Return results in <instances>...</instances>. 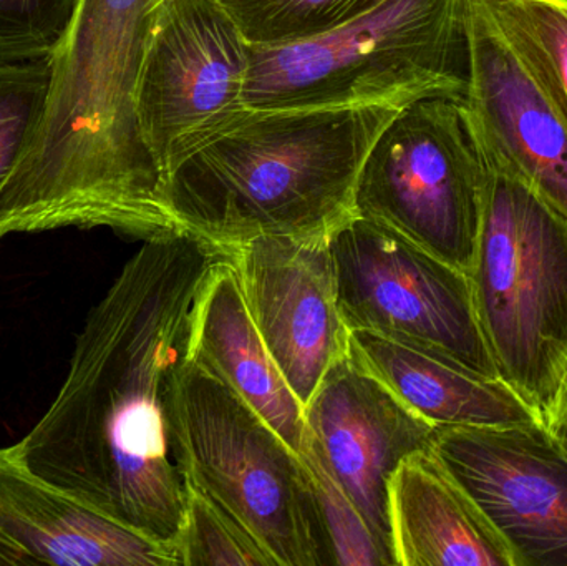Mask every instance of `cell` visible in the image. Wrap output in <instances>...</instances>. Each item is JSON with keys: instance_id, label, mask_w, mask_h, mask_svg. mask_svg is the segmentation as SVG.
<instances>
[{"instance_id": "1", "label": "cell", "mask_w": 567, "mask_h": 566, "mask_svg": "<svg viewBox=\"0 0 567 566\" xmlns=\"http://www.w3.org/2000/svg\"><path fill=\"white\" fill-rule=\"evenodd\" d=\"M225 255L188 233L143 241L86 316L56 398L13 444L30 471L173 554L186 512L175 384Z\"/></svg>"}, {"instance_id": "2", "label": "cell", "mask_w": 567, "mask_h": 566, "mask_svg": "<svg viewBox=\"0 0 567 566\" xmlns=\"http://www.w3.org/2000/svg\"><path fill=\"white\" fill-rule=\"evenodd\" d=\"M159 0H79L49 55L42 119L0 193V238L109 228L133 239L182 233L136 119Z\"/></svg>"}, {"instance_id": "3", "label": "cell", "mask_w": 567, "mask_h": 566, "mask_svg": "<svg viewBox=\"0 0 567 566\" xmlns=\"http://www.w3.org/2000/svg\"><path fill=\"white\" fill-rule=\"evenodd\" d=\"M399 112L249 109L169 173V212L228 255L262 236L330 238L357 218L363 163Z\"/></svg>"}, {"instance_id": "4", "label": "cell", "mask_w": 567, "mask_h": 566, "mask_svg": "<svg viewBox=\"0 0 567 566\" xmlns=\"http://www.w3.org/2000/svg\"><path fill=\"white\" fill-rule=\"evenodd\" d=\"M468 0H383L327 32L252 45L249 109L403 110L426 99L465 102Z\"/></svg>"}, {"instance_id": "5", "label": "cell", "mask_w": 567, "mask_h": 566, "mask_svg": "<svg viewBox=\"0 0 567 566\" xmlns=\"http://www.w3.org/2000/svg\"><path fill=\"white\" fill-rule=\"evenodd\" d=\"M468 125L483 168L473 302L499 375L543 422L567 372V219Z\"/></svg>"}, {"instance_id": "6", "label": "cell", "mask_w": 567, "mask_h": 566, "mask_svg": "<svg viewBox=\"0 0 567 566\" xmlns=\"http://www.w3.org/2000/svg\"><path fill=\"white\" fill-rule=\"evenodd\" d=\"M173 428L186 484L235 518L276 566L327 565L302 459L189 358L176 379Z\"/></svg>"}, {"instance_id": "7", "label": "cell", "mask_w": 567, "mask_h": 566, "mask_svg": "<svg viewBox=\"0 0 567 566\" xmlns=\"http://www.w3.org/2000/svg\"><path fill=\"white\" fill-rule=\"evenodd\" d=\"M357 216L470 275L483 212V168L463 102L426 99L400 110L373 143Z\"/></svg>"}, {"instance_id": "8", "label": "cell", "mask_w": 567, "mask_h": 566, "mask_svg": "<svg viewBox=\"0 0 567 566\" xmlns=\"http://www.w3.org/2000/svg\"><path fill=\"white\" fill-rule=\"evenodd\" d=\"M329 248L349 331L372 332L502 378L466 272L359 216L330 236Z\"/></svg>"}, {"instance_id": "9", "label": "cell", "mask_w": 567, "mask_h": 566, "mask_svg": "<svg viewBox=\"0 0 567 566\" xmlns=\"http://www.w3.org/2000/svg\"><path fill=\"white\" fill-rule=\"evenodd\" d=\"M249 62L251 43L218 0L159 2L136 119L166 188L186 156L248 112Z\"/></svg>"}, {"instance_id": "10", "label": "cell", "mask_w": 567, "mask_h": 566, "mask_svg": "<svg viewBox=\"0 0 567 566\" xmlns=\"http://www.w3.org/2000/svg\"><path fill=\"white\" fill-rule=\"evenodd\" d=\"M430 449L519 566H567V461L542 421L436 428Z\"/></svg>"}, {"instance_id": "11", "label": "cell", "mask_w": 567, "mask_h": 566, "mask_svg": "<svg viewBox=\"0 0 567 566\" xmlns=\"http://www.w3.org/2000/svg\"><path fill=\"white\" fill-rule=\"evenodd\" d=\"M249 315L300 405L349 354L329 238L262 236L229 253Z\"/></svg>"}, {"instance_id": "12", "label": "cell", "mask_w": 567, "mask_h": 566, "mask_svg": "<svg viewBox=\"0 0 567 566\" xmlns=\"http://www.w3.org/2000/svg\"><path fill=\"white\" fill-rule=\"evenodd\" d=\"M303 421L307 441L393 558L390 478L403 459L432 445L435 425L410 411L350 352L329 369L303 408Z\"/></svg>"}, {"instance_id": "13", "label": "cell", "mask_w": 567, "mask_h": 566, "mask_svg": "<svg viewBox=\"0 0 567 566\" xmlns=\"http://www.w3.org/2000/svg\"><path fill=\"white\" fill-rule=\"evenodd\" d=\"M466 116L567 219V125L483 0H468Z\"/></svg>"}, {"instance_id": "14", "label": "cell", "mask_w": 567, "mask_h": 566, "mask_svg": "<svg viewBox=\"0 0 567 566\" xmlns=\"http://www.w3.org/2000/svg\"><path fill=\"white\" fill-rule=\"evenodd\" d=\"M176 566L163 545L116 524L0 447V566Z\"/></svg>"}, {"instance_id": "15", "label": "cell", "mask_w": 567, "mask_h": 566, "mask_svg": "<svg viewBox=\"0 0 567 566\" xmlns=\"http://www.w3.org/2000/svg\"><path fill=\"white\" fill-rule=\"evenodd\" d=\"M389 524L396 566H519L498 528L430 447L393 472Z\"/></svg>"}, {"instance_id": "16", "label": "cell", "mask_w": 567, "mask_h": 566, "mask_svg": "<svg viewBox=\"0 0 567 566\" xmlns=\"http://www.w3.org/2000/svg\"><path fill=\"white\" fill-rule=\"evenodd\" d=\"M188 358L221 379L300 454L307 435L303 408L249 315L229 255L216 261L199 292Z\"/></svg>"}, {"instance_id": "17", "label": "cell", "mask_w": 567, "mask_h": 566, "mask_svg": "<svg viewBox=\"0 0 567 566\" xmlns=\"http://www.w3.org/2000/svg\"><path fill=\"white\" fill-rule=\"evenodd\" d=\"M349 352L410 411L435 428H495L542 421L508 382L449 356L410 348L367 331H349Z\"/></svg>"}, {"instance_id": "18", "label": "cell", "mask_w": 567, "mask_h": 566, "mask_svg": "<svg viewBox=\"0 0 567 566\" xmlns=\"http://www.w3.org/2000/svg\"><path fill=\"white\" fill-rule=\"evenodd\" d=\"M567 125V0H483Z\"/></svg>"}, {"instance_id": "19", "label": "cell", "mask_w": 567, "mask_h": 566, "mask_svg": "<svg viewBox=\"0 0 567 566\" xmlns=\"http://www.w3.org/2000/svg\"><path fill=\"white\" fill-rule=\"evenodd\" d=\"M299 455L306 467L327 565L395 566L307 439Z\"/></svg>"}, {"instance_id": "20", "label": "cell", "mask_w": 567, "mask_h": 566, "mask_svg": "<svg viewBox=\"0 0 567 566\" xmlns=\"http://www.w3.org/2000/svg\"><path fill=\"white\" fill-rule=\"evenodd\" d=\"M252 45H276L327 32L383 0H218Z\"/></svg>"}, {"instance_id": "21", "label": "cell", "mask_w": 567, "mask_h": 566, "mask_svg": "<svg viewBox=\"0 0 567 566\" xmlns=\"http://www.w3.org/2000/svg\"><path fill=\"white\" fill-rule=\"evenodd\" d=\"M178 565L276 566L265 548L212 498L186 484V512L175 545Z\"/></svg>"}, {"instance_id": "22", "label": "cell", "mask_w": 567, "mask_h": 566, "mask_svg": "<svg viewBox=\"0 0 567 566\" xmlns=\"http://www.w3.org/2000/svg\"><path fill=\"white\" fill-rule=\"evenodd\" d=\"M49 86V56L0 59V193L32 142Z\"/></svg>"}, {"instance_id": "23", "label": "cell", "mask_w": 567, "mask_h": 566, "mask_svg": "<svg viewBox=\"0 0 567 566\" xmlns=\"http://www.w3.org/2000/svg\"><path fill=\"white\" fill-rule=\"evenodd\" d=\"M79 0H0V59H45L59 45Z\"/></svg>"}, {"instance_id": "24", "label": "cell", "mask_w": 567, "mask_h": 566, "mask_svg": "<svg viewBox=\"0 0 567 566\" xmlns=\"http://www.w3.org/2000/svg\"><path fill=\"white\" fill-rule=\"evenodd\" d=\"M543 425L567 461V372L559 385L555 401L543 415Z\"/></svg>"}, {"instance_id": "25", "label": "cell", "mask_w": 567, "mask_h": 566, "mask_svg": "<svg viewBox=\"0 0 567 566\" xmlns=\"http://www.w3.org/2000/svg\"><path fill=\"white\" fill-rule=\"evenodd\" d=\"M159 2H162V0H159Z\"/></svg>"}]
</instances>
